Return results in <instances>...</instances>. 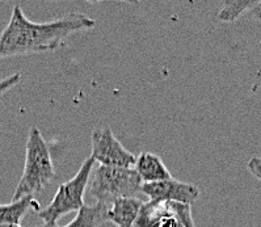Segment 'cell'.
<instances>
[{
    "mask_svg": "<svg viewBox=\"0 0 261 227\" xmlns=\"http://www.w3.org/2000/svg\"><path fill=\"white\" fill-rule=\"evenodd\" d=\"M95 27V20L80 12H71L53 21L34 22L27 19L21 7L16 4L10 21L0 33V59L53 52L70 34Z\"/></svg>",
    "mask_w": 261,
    "mask_h": 227,
    "instance_id": "1",
    "label": "cell"
},
{
    "mask_svg": "<svg viewBox=\"0 0 261 227\" xmlns=\"http://www.w3.org/2000/svg\"><path fill=\"white\" fill-rule=\"evenodd\" d=\"M56 176L49 146L37 126H32L27 141L24 172L16 187L12 201L34 196L47 187Z\"/></svg>",
    "mask_w": 261,
    "mask_h": 227,
    "instance_id": "2",
    "label": "cell"
},
{
    "mask_svg": "<svg viewBox=\"0 0 261 227\" xmlns=\"http://www.w3.org/2000/svg\"><path fill=\"white\" fill-rule=\"evenodd\" d=\"M142 184L134 168L98 166L89 180V194L100 203L111 205L118 198L138 197Z\"/></svg>",
    "mask_w": 261,
    "mask_h": 227,
    "instance_id": "3",
    "label": "cell"
},
{
    "mask_svg": "<svg viewBox=\"0 0 261 227\" xmlns=\"http://www.w3.org/2000/svg\"><path fill=\"white\" fill-rule=\"evenodd\" d=\"M93 164V158H87L76 175L71 180L59 185L51 203L38 212V217L42 219L43 223L57 224L59 218L71 212H77L84 205V193L91 180Z\"/></svg>",
    "mask_w": 261,
    "mask_h": 227,
    "instance_id": "4",
    "label": "cell"
},
{
    "mask_svg": "<svg viewBox=\"0 0 261 227\" xmlns=\"http://www.w3.org/2000/svg\"><path fill=\"white\" fill-rule=\"evenodd\" d=\"M134 227H194L192 206L167 201L143 204Z\"/></svg>",
    "mask_w": 261,
    "mask_h": 227,
    "instance_id": "5",
    "label": "cell"
},
{
    "mask_svg": "<svg viewBox=\"0 0 261 227\" xmlns=\"http://www.w3.org/2000/svg\"><path fill=\"white\" fill-rule=\"evenodd\" d=\"M92 154L91 157L100 166L134 168L137 157L126 150L118 139L114 137L111 128H98L91 134Z\"/></svg>",
    "mask_w": 261,
    "mask_h": 227,
    "instance_id": "6",
    "label": "cell"
},
{
    "mask_svg": "<svg viewBox=\"0 0 261 227\" xmlns=\"http://www.w3.org/2000/svg\"><path fill=\"white\" fill-rule=\"evenodd\" d=\"M141 192L148 197L150 201H167L185 205H192L200 197L198 187L173 178L156 183H145L142 184Z\"/></svg>",
    "mask_w": 261,
    "mask_h": 227,
    "instance_id": "7",
    "label": "cell"
},
{
    "mask_svg": "<svg viewBox=\"0 0 261 227\" xmlns=\"http://www.w3.org/2000/svg\"><path fill=\"white\" fill-rule=\"evenodd\" d=\"M143 204L139 197L116 199L108 206V222H112L117 227H134Z\"/></svg>",
    "mask_w": 261,
    "mask_h": 227,
    "instance_id": "8",
    "label": "cell"
},
{
    "mask_svg": "<svg viewBox=\"0 0 261 227\" xmlns=\"http://www.w3.org/2000/svg\"><path fill=\"white\" fill-rule=\"evenodd\" d=\"M134 169L141 178L142 183H156L172 179V173L168 171L163 160L152 153H141L137 157Z\"/></svg>",
    "mask_w": 261,
    "mask_h": 227,
    "instance_id": "9",
    "label": "cell"
},
{
    "mask_svg": "<svg viewBox=\"0 0 261 227\" xmlns=\"http://www.w3.org/2000/svg\"><path fill=\"white\" fill-rule=\"evenodd\" d=\"M31 209L37 210V213L41 210V204L34 198V196H25L17 201L0 205V224L21 226L22 218Z\"/></svg>",
    "mask_w": 261,
    "mask_h": 227,
    "instance_id": "10",
    "label": "cell"
},
{
    "mask_svg": "<svg viewBox=\"0 0 261 227\" xmlns=\"http://www.w3.org/2000/svg\"><path fill=\"white\" fill-rule=\"evenodd\" d=\"M107 204L96 201L92 205H86L84 204L82 208L77 210L76 217L74 221L63 227H98L108 222Z\"/></svg>",
    "mask_w": 261,
    "mask_h": 227,
    "instance_id": "11",
    "label": "cell"
},
{
    "mask_svg": "<svg viewBox=\"0 0 261 227\" xmlns=\"http://www.w3.org/2000/svg\"><path fill=\"white\" fill-rule=\"evenodd\" d=\"M258 2H242V0H235V2H226L221 11L218 12L217 17L221 21L232 22L238 20L243 13L247 11H251L253 7L257 6Z\"/></svg>",
    "mask_w": 261,
    "mask_h": 227,
    "instance_id": "12",
    "label": "cell"
},
{
    "mask_svg": "<svg viewBox=\"0 0 261 227\" xmlns=\"http://www.w3.org/2000/svg\"><path fill=\"white\" fill-rule=\"evenodd\" d=\"M20 80H21V75L20 74H13L11 77L0 80V97L6 95L7 92H10L13 87L17 86L20 83Z\"/></svg>",
    "mask_w": 261,
    "mask_h": 227,
    "instance_id": "13",
    "label": "cell"
},
{
    "mask_svg": "<svg viewBox=\"0 0 261 227\" xmlns=\"http://www.w3.org/2000/svg\"><path fill=\"white\" fill-rule=\"evenodd\" d=\"M247 168L251 172L252 175L257 178L261 181V158L253 157L249 159L248 164H247Z\"/></svg>",
    "mask_w": 261,
    "mask_h": 227,
    "instance_id": "14",
    "label": "cell"
},
{
    "mask_svg": "<svg viewBox=\"0 0 261 227\" xmlns=\"http://www.w3.org/2000/svg\"><path fill=\"white\" fill-rule=\"evenodd\" d=\"M251 13H252V16L255 17V19L261 20V2H258L257 6L252 8Z\"/></svg>",
    "mask_w": 261,
    "mask_h": 227,
    "instance_id": "15",
    "label": "cell"
},
{
    "mask_svg": "<svg viewBox=\"0 0 261 227\" xmlns=\"http://www.w3.org/2000/svg\"><path fill=\"white\" fill-rule=\"evenodd\" d=\"M37 227H58L57 224H49V223H42L41 226H37Z\"/></svg>",
    "mask_w": 261,
    "mask_h": 227,
    "instance_id": "16",
    "label": "cell"
},
{
    "mask_svg": "<svg viewBox=\"0 0 261 227\" xmlns=\"http://www.w3.org/2000/svg\"><path fill=\"white\" fill-rule=\"evenodd\" d=\"M0 227H21V226H16V224H0Z\"/></svg>",
    "mask_w": 261,
    "mask_h": 227,
    "instance_id": "17",
    "label": "cell"
}]
</instances>
